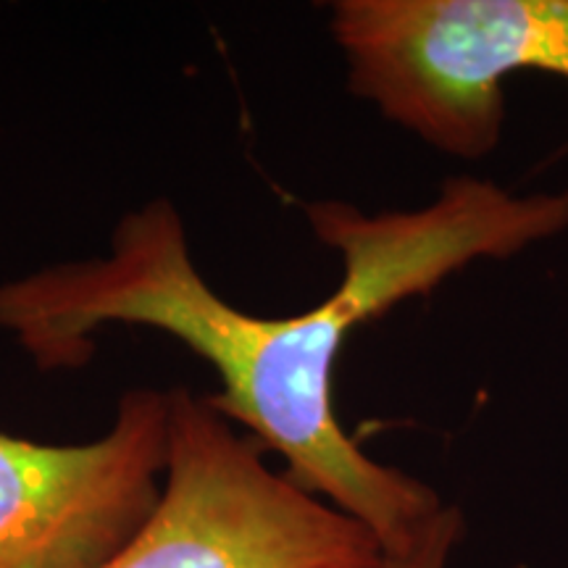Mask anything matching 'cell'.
<instances>
[{"label": "cell", "instance_id": "5b68a950", "mask_svg": "<svg viewBox=\"0 0 568 568\" xmlns=\"http://www.w3.org/2000/svg\"><path fill=\"white\" fill-rule=\"evenodd\" d=\"M460 537H464V514L456 506H443L408 545L382 550L379 560L368 568H447Z\"/></svg>", "mask_w": 568, "mask_h": 568}, {"label": "cell", "instance_id": "3957f363", "mask_svg": "<svg viewBox=\"0 0 568 568\" xmlns=\"http://www.w3.org/2000/svg\"><path fill=\"white\" fill-rule=\"evenodd\" d=\"M379 556L364 524L274 471L211 395L174 387L161 500L103 568H368Z\"/></svg>", "mask_w": 568, "mask_h": 568}, {"label": "cell", "instance_id": "277c9868", "mask_svg": "<svg viewBox=\"0 0 568 568\" xmlns=\"http://www.w3.org/2000/svg\"><path fill=\"white\" fill-rule=\"evenodd\" d=\"M172 389L132 387L101 439L45 445L0 432V568H103L153 516Z\"/></svg>", "mask_w": 568, "mask_h": 568}, {"label": "cell", "instance_id": "7a4b0ae2", "mask_svg": "<svg viewBox=\"0 0 568 568\" xmlns=\"http://www.w3.org/2000/svg\"><path fill=\"white\" fill-rule=\"evenodd\" d=\"M347 88L456 159H485L506 124L503 80H568V0H337Z\"/></svg>", "mask_w": 568, "mask_h": 568}, {"label": "cell", "instance_id": "6da1fadb", "mask_svg": "<svg viewBox=\"0 0 568 568\" xmlns=\"http://www.w3.org/2000/svg\"><path fill=\"white\" fill-rule=\"evenodd\" d=\"M311 230L343 258L324 303L253 316L197 272L187 230L166 197L126 213L109 253L0 284V329L40 372L90 364L111 324L180 339L219 376L211 403L287 464V477L361 521L382 550L408 545L445 503L400 468L366 456L339 424L335 366L355 326L426 295L477 258H510L568 230V193L514 195L453 176L418 211L368 216L343 201L305 205Z\"/></svg>", "mask_w": 568, "mask_h": 568}]
</instances>
